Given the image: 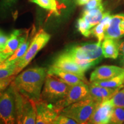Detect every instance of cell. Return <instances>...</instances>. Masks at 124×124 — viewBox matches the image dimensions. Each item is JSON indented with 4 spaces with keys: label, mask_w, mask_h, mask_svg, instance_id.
<instances>
[{
    "label": "cell",
    "mask_w": 124,
    "mask_h": 124,
    "mask_svg": "<svg viewBox=\"0 0 124 124\" xmlns=\"http://www.w3.org/2000/svg\"><path fill=\"white\" fill-rule=\"evenodd\" d=\"M46 75V68H29L15 77L10 85L18 92L36 101L41 97V89Z\"/></svg>",
    "instance_id": "obj_1"
},
{
    "label": "cell",
    "mask_w": 124,
    "mask_h": 124,
    "mask_svg": "<svg viewBox=\"0 0 124 124\" xmlns=\"http://www.w3.org/2000/svg\"><path fill=\"white\" fill-rule=\"evenodd\" d=\"M100 103H101L90 96L66 107L60 114L73 119L77 124H88L91 116Z\"/></svg>",
    "instance_id": "obj_2"
},
{
    "label": "cell",
    "mask_w": 124,
    "mask_h": 124,
    "mask_svg": "<svg viewBox=\"0 0 124 124\" xmlns=\"http://www.w3.org/2000/svg\"><path fill=\"white\" fill-rule=\"evenodd\" d=\"M70 87V85L63 82L59 77L52 74H47L40 98L48 103L55 105L66 97Z\"/></svg>",
    "instance_id": "obj_3"
},
{
    "label": "cell",
    "mask_w": 124,
    "mask_h": 124,
    "mask_svg": "<svg viewBox=\"0 0 124 124\" xmlns=\"http://www.w3.org/2000/svg\"><path fill=\"white\" fill-rule=\"evenodd\" d=\"M14 91L15 94L16 123L18 124H36V111L35 101L23 95L15 89H14Z\"/></svg>",
    "instance_id": "obj_4"
},
{
    "label": "cell",
    "mask_w": 124,
    "mask_h": 124,
    "mask_svg": "<svg viewBox=\"0 0 124 124\" xmlns=\"http://www.w3.org/2000/svg\"><path fill=\"white\" fill-rule=\"evenodd\" d=\"M16 123L15 91L12 85L0 91V124Z\"/></svg>",
    "instance_id": "obj_5"
},
{
    "label": "cell",
    "mask_w": 124,
    "mask_h": 124,
    "mask_svg": "<svg viewBox=\"0 0 124 124\" xmlns=\"http://www.w3.org/2000/svg\"><path fill=\"white\" fill-rule=\"evenodd\" d=\"M50 38V35L43 29L40 30L34 36L28 49H27L24 56L16 63V75L19 73L20 71H22L29 64V63L33 59L38 52L47 44Z\"/></svg>",
    "instance_id": "obj_6"
},
{
    "label": "cell",
    "mask_w": 124,
    "mask_h": 124,
    "mask_svg": "<svg viewBox=\"0 0 124 124\" xmlns=\"http://www.w3.org/2000/svg\"><path fill=\"white\" fill-rule=\"evenodd\" d=\"M101 43H86L74 46L64 51L66 54L81 60H89L100 62L104 56L102 52Z\"/></svg>",
    "instance_id": "obj_7"
},
{
    "label": "cell",
    "mask_w": 124,
    "mask_h": 124,
    "mask_svg": "<svg viewBox=\"0 0 124 124\" xmlns=\"http://www.w3.org/2000/svg\"><path fill=\"white\" fill-rule=\"evenodd\" d=\"M90 90L89 84L83 83L70 86L69 91L66 97L54 105L55 110L59 114L62 110L72 103L89 97Z\"/></svg>",
    "instance_id": "obj_8"
},
{
    "label": "cell",
    "mask_w": 124,
    "mask_h": 124,
    "mask_svg": "<svg viewBox=\"0 0 124 124\" xmlns=\"http://www.w3.org/2000/svg\"><path fill=\"white\" fill-rule=\"evenodd\" d=\"M36 111L37 124H53V122L59 114L55 110L54 105L40 98L35 101Z\"/></svg>",
    "instance_id": "obj_9"
},
{
    "label": "cell",
    "mask_w": 124,
    "mask_h": 124,
    "mask_svg": "<svg viewBox=\"0 0 124 124\" xmlns=\"http://www.w3.org/2000/svg\"><path fill=\"white\" fill-rule=\"evenodd\" d=\"M52 66L58 68L62 70L70 72L79 77L87 84H89L85 77V70L72 60L69 55L64 52L54 60Z\"/></svg>",
    "instance_id": "obj_10"
},
{
    "label": "cell",
    "mask_w": 124,
    "mask_h": 124,
    "mask_svg": "<svg viewBox=\"0 0 124 124\" xmlns=\"http://www.w3.org/2000/svg\"><path fill=\"white\" fill-rule=\"evenodd\" d=\"M113 106L108 101L103 102L99 104L88 122L91 124H109Z\"/></svg>",
    "instance_id": "obj_11"
},
{
    "label": "cell",
    "mask_w": 124,
    "mask_h": 124,
    "mask_svg": "<svg viewBox=\"0 0 124 124\" xmlns=\"http://www.w3.org/2000/svg\"><path fill=\"white\" fill-rule=\"evenodd\" d=\"M124 37V13L111 16L109 25L105 31V39H120Z\"/></svg>",
    "instance_id": "obj_12"
},
{
    "label": "cell",
    "mask_w": 124,
    "mask_h": 124,
    "mask_svg": "<svg viewBox=\"0 0 124 124\" xmlns=\"http://www.w3.org/2000/svg\"><path fill=\"white\" fill-rule=\"evenodd\" d=\"M29 37V30L25 32L20 29H16L9 35L6 46L1 52L9 58Z\"/></svg>",
    "instance_id": "obj_13"
},
{
    "label": "cell",
    "mask_w": 124,
    "mask_h": 124,
    "mask_svg": "<svg viewBox=\"0 0 124 124\" xmlns=\"http://www.w3.org/2000/svg\"><path fill=\"white\" fill-rule=\"evenodd\" d=\"M124 69L116 66H102L98 67L91 73L90 82L106 80L124 73Z\"/></svg>",
    "instance_id": "obj_14"
},
{
    "label": "cell",
    "mask_w": 124,
    "mask_h": 124,
    "mask_svg": "<svg viewBox=\"0 0 124 124\" xmlns=\"http://www.w3.org/2000/svg\"><path fill=\"white\" fill-rule=\"evenodd\" d=\"M89 87L90 95L93 98L95 99L100 103L109 100L118 91L121 89L122 87H123V86L117 89L104 87L94 85L91 82L89 83Z\"/></svg>",
    "instance_id": "obj_15"
},
{
    "label": "cell",
    "mask_w": 124,
    "mask_h": 124,
    "mask_svg": "<svg viewBox=\"0 0 124 124\" xmlns=\"http://www.w3.org/2000/svg\"><path fill=\"white\" fill-rule=\"evenodd\" d=\"M47 74H52V75L56 76L70 86H73V85L85 83L78 75L63 71L52 66H51L49 67L48 70L47 71Z\"/></svg>",
    "instance_id": "obj_16"
},
{
    "label": "cell",
    "mask_w": 124,
    "mask_h": 124,
    "mask_svg": "<svg viewBox=\"0 0 124 124\" xmlns=\"http://www.w3.org/2000/svg\"><path fill=\"white\" fill-rule=\"evenodd\" d=\"M103 56L105 58L115 59L119 55V45L117 40L113 39H105L102 43Z\"/></svg>",
    "instance_id": "obj_17"
},
{
    "label": "cell",
    "mask_w": 124,
    "mask_h": 124,
    "mask_svg": "<svg viewBox=\"0 0 124 124\" xmlns=\"http://www.w3.org/2000/svg\"><path fill=\"white\" fill-rule=\"evenodd\" d=\"M111 18V16L109 12L105 13L103 18L100 23L96 25L91 30V35L97 38L98 42L101 43L102 40L105 39V31L109 25Z\"/></svg>",
    "instance_id": "obj_18"
},
{
    "label": "cell",
    "mask_w": 124,
    "mask_h": 124,
    "mask_svg": "<svg viewBox=\"0 0 124 124\" xmlns=\"http://www.w3.org/2000/svg\"><path fill=\"white\" fill-rule=\"evenodd\" d=\"M103 11L104 9L102 4L97 8L90 11L83 12L82 17L86 20V22L89 24L90 27L92 28L102 20L105 13H103Z\"/></svg>",
    "instance_id": "obj_19"
},
{
    "label": "cell",
    "mask_w": 124,
    "mask_h": 124,
    "mask_svg": "<svg viewBox=\"0 0 124 124\" xmlns=\"http://www.w3.org/2000/svg\"><path fill=\"white\" fill-rule=\"evenodd\" d=\"M32 38H33L32 37H29V38L28 37L22 44L20 45L19 47L15 51V52L11 56H10L8 58L5 60V62L8 64L11 65L15 64L18 60L21 59L24 56L25 54L26 53L27 49H28Z\"/></svg>",
    "instance_id": "obj_20"
},
{
    "label": "cell",
    "mask_w": 124,
    "mask_h": 124,
    "mask_svg": "<svg viewBox=\"0 0 124 124\" xmlns=\"http://www.w3.org/2000/svg\"><path fill=\"white\" fill-rule=\"evenodd\" d=\"M91 83L94 85H97L104 87L117 89L123 86L124 83V72L114 77L111 78L106 80H98V81L92 82Z\"/></svg>",
    "instance_id": "obj_21"
},
{
    "label": "cell",
    "mask_w": 124,
    "mask_h": 124,
    "mask_svg": "<svg viewBox=\"0 0 124 124\" xmlns=\"http://www.w3.org/2000/svg\"><path fill=\"white\" fill-rule=\"evenodd\" d=\"M16 63L10 65L4 61L0 64V79L16 75Z\"/></svg>",
    "instance_id": "obj_22"
},
{
    "label": "cell",
    "mask_w": 124,
    "mask_h": 124,
    "mask_svg": "<svg viewBox=\"0 0 124 124\" xmlns=\"http://www.w3.org/2000/svg\"><path fill=\"white\" fill-rule=\"evenodd\" d=\"M124 123V108L113 107L109 124H121Z\"/></svg>",
    "instance_id": "obj_23"
},
{
    "label": "cell",
    "mask_w": 124,
    "mask_h": 124,
    "mask_svg": "<svg viewBox=\"0 0 124 124\" xmlns=\"http://www.w3.org/2000/svg\"><path fill=\"white\" fill-rule=\"evenodd\" d=\"M29 1L46 10H51L56 15L58 14L56 0H29Z\"/></svg>",
    "instance_id": "obj_24"
},
{
    "label": "cell",
    "mask_w": 124,
    "mask_h": 124,
    "mask_svg": "<svg viewBox=\"0 0 124 124\" xmlns=\"http://www.w3.org/2000/svg\"><path fill=\"white\" fill-rule=\"evenodd\" d=\"M18 0H0V17H4L17 4Z\"/></svg>",
    "instance_id": "obj_25"
},
{
    "label": "cell",
    "mask_w": 124,
    "mask_h": 124,
    "mask_svg": "<svg viewBox=\"0 0 124 124\" xmlns=\"http://www.w3.org/2000/svg\"><path fill=\"white\" fill-rule=\"evenodd\" d=\"M77 28L82 35L85 37H89L91 35V28L89 24L83 17L80 18L77 21Z\"/></svg>",
    "instance_id": "obj_26"
},
{
    "label": "cell",
    "mask_w": 124,
    "mask_h": 124,
    "mask_svg": "<svg viewBox=\"0 0 124 124\" xmlns=\"http://www.w3.org/2000/svg\"><path fill=\"white\" fill-rule=\"evenodd\" d=\"M113 107L124 108V87L119 90L113 97L108 100Z\"/></svg>",
    "instance_id": "obj_27"
},
{
    "label": "cell",
    "mask_w": 124,
    "mask_h": 124,
    "mask_svg": "<svg viewBox=\"0 0 124 124\" xmlns=\"http://www.w3.org/2000/svg\"><path fill=\"white\" fill-rule=\"evenodd\" d=\"M77 122L71 118L67 117L63 114H59L55 120H54L53 124H76Z\"/></svg>",
    "instance_id": "obj_28"
},
{
    "label": "cell",
    "mask_w": 124,
    "mask_h": 124,
    "mask_svg": "<svg viewBox=\"0 0 124 124\" xmlns=\"http://www.w3.org/2000/svg\"><path fill=\"white\" fill-rule=\"evenodd\" d=\"M102 5V0H89L85 5L84 12H87L97 8Z\"/></svg>",
    "instance_id": "obj_29"
},
{
    "label": "cell",
    "mask_w": 124,
    "mask_h": 124,
    "mask_svg": "<svg viewBox=\"0 0 124 124\" xmlns=\"http://www.w3.org/2000/svg\"><path fill=\"white\" fill-rule=\"evenodd\" d=\"M15 77V75H13L10 77L7 78L1 79H0V91L7 89L11 83V82L14 80Z\"/></svg>",
    "instance_id": "obj_30"
},
{
    "label": "cell",
    "mask_w": 124,
    "mask_h": 124,
    "mask_svg": "<svg viewBox=\"0 0 124 124\" xmlns=\"http://www.w3.org/2000/svg\"><path fill=\"white\" fill-rule=\"evenodd\" d=\"M9 36H7L4 33L0 35V51H2L4 48L8 40Z\"/></svg>",
    "instance_id": "obj_31"
},
{
    "label": "cell",
    "mask_w": 124,
    "mask_h": 124,
    "mask_svg": "<svg viewBox=\"0 0 124 124\" xmlns=\"http://www.w3.org/2000/svg\"><path fill=\"white\" fill-rule=\"evenodd\" d=\"M119 45V58L120 60L124 59V40L118 41Z\"/></svg>",
    "instance_id": "obj_32"
},
{
    "label": "cell",
    "mask_w": 124,
    "mask_h": 124,
    "mask_svg": "<svg viewBox=\"0 0 124 124\" xmlns=\"http://www.w3.org/2000/svg\"><path fill=\"white\" fill-rule=\"evenodd\" d=\"M8 58L6 55H5L1 51H0V64L4 62Z\"/></svg>",
    "instance_id": "obj_33"
},
{
    "label": "cell",
    "mask_w": 124,
    "mask_h": 124,
    "mask_svg": "<svg viewBox=\"0 0 124 124\" xmlns=\"http://www.w3.org/2000/svg\"><path fill=\"white\" fill-rule=\"evenodd\" d=\"M88 1L89 0H77L76 2L78 5H86Z\"/></svg>",
    "instance_id": "obj_34"
},
{
    "label": "cell",
    "mask_w": 124,
    "mask_h": 124,
    "mask_svg": "<svg viewBox=\"0 0 124 124\" xmlns=\"http://www.w3.org/2000/svg\"><path fill=\"white\" fill-rule=\"evenodd\" d=\"M121 64L123 67V69H124V59L121 60Z\"/></svg>",
    "instance_id": "obj_35"
},
{
    "label": "cell",
    "mask_w": 124,
    "mask_h": 124,
    "mask_svg": "<svg viewBox=\"0 0 124 124\" xmlns=\"http://www.w3.org/2000/svg\"><path fill=\"white\" fill-rule=\"evenodd\" d=\"M3 33V32H2V31H0V35H1V34H2Z\"/></svg>",
    "instance_id": "obj_36"
},
{
    "label": "cell",
    "mask_w": 124,
    "mask_h": 124,
    "mask_svg": "<svg viewBox=\"0 0 124 124\" xmlns=\"http://www.w3.org/2000/svg\"></svg>",
    "instance_id": "obj_37"
}]
</instances>
